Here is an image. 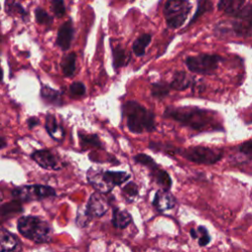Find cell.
<instances>
[{"label":"cell","instance_id":"1","mask_svg":"<svg viewBox=\"0 0 252 252\" xmlns=\"http://www.w3.org/2000/svg\"><path fill=\"white\" fill-rule=\"evenodd\" d=\"M164 115L193 130L203 131L218 128V123L210 111L195 106L168 107Z\"/></svg>","mask_w":252,"mask_h":252},{"label":"cell","instance_id":"2","mask_svg":"<svg viewBox=\"0 0 252 252\" xmlns=\"http://www.w3.org/2000/svg\"><path fill=\"white\" fill-rule=\"evenodd\" d=\"M123 114L126 118L128 129L135 134H141L145 131L152 132L156 129V115L153 111L137 101L129 100L122 106Z\"/></svg>","mask_w":252,"mask_h":252},{"label":"cell","instance_id":"3","mask_svg":"<svg viewBox=\"0 0 252 252\" xmlns=\"http://www.w3.org/2000/svg\"><path fill=\"white\" fill-rule=\"evenodd\" d=\"M18 229L22 235L35 243H45L52 237L50 224L34 216L22 217L18 220Z\"/></svg>","mask_w":252,"mask_h":252},{"label":"cell","instance_id":"4","mask_svg":"<svg viewBox=\"0 0 252 252\" xmlns=\"http://www.w3.org/2000/svg\"><path fill=\"white\" fill-rule=\"evenodd\" d=\"M192 5L188 0H167L163 6L166 25L171 29L181 27L187 19Z\"/></svg>","mask_w":252,"mask_h":252},{"label":"cell","instance_id":"5","mask_svg":"<svg viewBox=\"0 0 252 252\" xmlns=\"http://www.w3.org/2000/svg\"><path fill=\"white\" fill-rule=\"evenodd\" d=\"M130 178V175L124 171H104L101 173L88 174L90 183L99 192L107 193L114 186H118Z\"/></svg>","mask_w":252,"mask_h":252},{"label":"cell","instance_id":"6","mask_svg":"<svg viewBox=\"0 0 252 252\" xmlns=\"http://www.w3.org/2000/svg\"><path fill=\"white\" fill-rule=\"evenodd\" d=\"M178 153L186 159L200 164L217 163L222 157V154L208 147L195 146L178 151Z\"/></svg>","mask_w":252,"mask_h":252},{"label":"cell","instance_id":"7","mask_svg":"<svg viewBox=\"0 0 252 252\" xmlns=\"http://www.w3.org/2000/svg\"><path fill=\"white\" fill-rule=\"evenodd\" d=\"M221 61L222 57L217 54H199L197 56L187 57L185 64L193 73L210 74L218 68Z\"/></svg>","mask_w":252,"mask_h":252},{"label":"cell","instance_id":"8","mask_svg":"<svg viewBox=\"0 0 252 252\" xmlns=\"http://www.w3.org/2000/svg\"><path fill=\"white\" fill-rule=\"evenodd\" d=\"M56 195V192L53 188L45 185H25L17 187L13 190L12 196L17 201L21 202H30L45 199Z\"/></svg>","mask_w":252,"mask_h":252},{"label":"cell","instance_id":"9","mask_svg":"<svg viewBox=\"0 0 252 252\" xmlns=\"http://www.w3.org/2000/svg\"><path fill=\"white\" fill-rule=\"evenodd\" d=\"M235 20L231 23V30L237 35H247L252 31V5L242 7L233 16Z\"/></svg>","mask_w":252,"mask_h":252},{"label":"cell","instance_id":"10","mask_svg":"<svg viewBox=\"0 0 252 252\" xmlns=\"http://www.w3.org/2000/svg\"><path fill=\"white\" fill-rule=\"evenodd\" d=\"M108 200L102 193H94L88 201L85 214L89 217V219L99 218L106 213L108 210Z\"/></svg>","mask_w":252,"mask_h":252},{"label":"cell","instance_id":"11","mask_svg":"<svg viewBox=\"0 0 252 252\" xmlns=\"http://www.w3.org/2000/svg\"><path fill=\"white\" fill-rule=\"evenodd\" d=\"M31 158L42 168L58 170L62 167L59 158L50 150H38L32 154Z\"/></svg>","mask_w":252,"mask_h":252},{"label":"cell","instance_id":"12","mask_svg":"<svg viewBox=\"0 0 252 252\" xmlns=\"http://www.w3.org/2000/svg\"><path fill=\"white\" fill-rule=\"evenodd\" d=\"M20 240L11 232L0 228V252H22Z\"/></svg>","mask_w":252,"mask_h":252},{"label":"cell","instance_id":"13","mask_svg":"<svg viewBox=\"0 0 252 252\" xmlns=\"http://www.w3.org/2000/svg\"><path fill=\"white\" fill-rule=\"evenodd\" d=\"M73 34H74L73 24H72V21L69 20L59 28L57 38H56V44L62 50H68L71 45V41L73 39Z\"/></svg>","mask_w":252,"mask_h":252},{"label":"cell","instance_id":"14","mask_svg":"<svg viewBox=\"0 0 252 252\" xmlns=\"http://www.w3.org/2000/svg\"><path fill=\"white\" fill-rule=\"evenodd\" d=\"M45 128L49 136L58 142H61L64 139L65 131L64 128L58 124L55 116L51 113H48L45 118Z\"/></svg>","mask_w":252,"mask_h":252},{"label":"cell","instance_id":"15","mask_svg":"<svg viewBox=\"0 0 252 252\" xmlns=\"http://www.w3.org/2000/svg\"><path fill=\"white\" fill-rule=\"evenodd\" d=\"M153 204L159 212H164L174 207L175 199L168 191L158 190L156 193Z\"/></svg>","mask_w":252,"mask_h":252},{"label":"cell","instance_id":"16","mask_svg":"<svg viewBox=\"0 0 252 252\" xmlns=\"http://www.w3.org/2000/svg\"><path fill=\"white\" fill-rule=\"evenodd\" d=\"M40 96L43 100H45L48 103L54 104V105H61L62 104V96L61 93L57 90H54L48 86L41 85L40 89Z\"/></svg>","mask_w":252,"mask_h":252},{"label":"cell","instance_id":"17","mask_svg":"<svg viewBox=\"0 0 252 252\" xmlns=\"http://www.w3.org/2000/svg\"><path fill=\"white\" fill-rule=\"evenodd\" d=\"M244 2L245 0H220L218 8L227 15L234 16L242 9Z\"/></svg>","mask_w":252,"mask_h":252},{"label":"cell","instance_id":"18","mask_svg":"<svg viewBox=\"0 0 252 252\" xmlns=\"http://www.w3.org/2000/svg\"><path fill=\"white\" fill-rule=\"evenodd\" d=\"M192 78H190L185 72L180 71L175 73L173 76L172 81L169 83L170 89L176 90V91H183L188 89L192 84Z\"/></svg>","mask_w":252,"mask_h":252},{"label":"cell","instance_id":"19","mask_svg":"<svg viewBox=\"0 0 252 252\" xmlns=\"http://www.w3.org/2000/svg\"><path fill=\"white\" fill-rule=\"evenodd\" d=\"M131 222V216L126 210L113 209L112 223L116 228H125Z\"/></svg>","mask_w":252,"mask_h":252},{"label":"cell","instance_id":"20","mask_svg":"<svg viewBox=\"0 0 252 252\" xmlns=\"http://www.w3.org/2000/svg\"><path fill=\"white\" fill-rule=\"evenodd\" d=\"M112 57H113V67L115 69H118L122 66L127 65L130 60V57L127 54L126 50L120 45H116L115 47H112Z\"/></svg>","mask_w":252,"mask_h":252},{"label":"cell","instance_id":"21","mask_svg":"<svg viewBox=\"0 0 252 252\" xmlns=\"http://www.w3.org/2000/svg\"><path fill=\"white\" fill-rule=\"evenodd\" d=\"M76 53L71 52L62 57L61 68L62 72L66 77H71L74 75L76 70Z\"/></svg>","mask_w":252,"mask_h":252},{"label":"cell","instance_id":"22","mask_svg":"<svg viewBox=\"0 0 252 252\" xmlns=\"http://www.w3.org/2000/svg\"><path fill=\"white\" fill-rule=\"evenodd\" d=\"M152 40V35L150 33H143L140 35L132 45V50L136 56H143L145 54V50L147 46L150 44Z\"/></svg>","mask_w":252,"mask_h":252},{"label":"cell","instance_id":"23","mask_svg":"<svg viewBox=\"0 0 252 252\" xmlns=\"http://www.w3.org/2000/svg\"><path fill=\"white\" fill-rule=\"evenodd\" d=\"M152 171L154 173L157 183L162 188V190L168 191L171 187V178L168 175V173L165 170L159 169L158 167L154 168Z\"/></svg>","mask_w":252,"mask_h":252},{"label":"cell","instance_id":"24","mask_svg":"<svg viewBox=\"0 0 252 252\" xmlns=\"http://www.w3.org/2000/svg\"><path fill=\"white\" fill-rule=\"evenodd\" d=\"M170 90L169 84L165 82L154 83L152 86V95L157 98H162L168 94Z\"/></svg>","mask_w":252,"mask_h":252},{"label":"cell","instance_id":"25","mask_svg":"<svg viewBox=\"0 0 252 252\" xmlns=\"http://www.w3.org/2000/svg\"><path fill=\"white\" fill-rule=\"evenodd\" d=\"M79 138L81 140V145L83 147H95V148H101V143L96 135H90V134H84L82 132H79Z\"/></svg>","mask_w":252,"mask_h":252},{"label":"cell","instance_id":"26","mask_svg":"<svg viewBox=\"0 0 252 252\" xmlns=\"http://www.w3.org/2000/svg\"><path fill=\"white\" fill-rule=\"evenodd\" d=\"M211 10H212V1L211 0H198V7H197L195 15L193 16L190 24L195 22L205 12H208Z\"/></svg>","mask_w":252,"mask_h":252},{"label":"cell","instance_id":"27","mask_svg":"<svg viewBox=\"0 0 252 252\" xmlns=\"http://www.w3.org/2000/svg\"><path fill=\"white\" fill-rule=\"evenodd\" d=\"M35 15V20L39 25H45V26H50L52 24V17L45 12L42 8H36L34 11Z\"/></svg>","mask_w":252,"mask_h":252},{"label":"cell","instance_id":"28","mask_svg":"<svg viewBox=\"0 0 252 252\" xmlns=\"http://www.w3.org/2000/svg\"><path fill=\"white\" fill-rule=\"evenodd\" d=\"M5 11L7 14L12 15L13 12H17L19 14H21L22 16H27V12L26 10L18 3L15 2V0H6L5 1Z\"/></svg>","mask_w":252,"mask_h":252},{"label":"cell","instance_id":"29","mask_svg":"<svg viewBox=\"0 0 252 252\" xmlns=\"http://www.w3.org/2000/svg\"><path fill=\"white\" fill-rule=\"evenodd\" d=\"M134 159H135L136 162H139V163H141V164H143V165H145V166H148V167L151 168L152 170H153L154 168L158 167V165H157V163L155 162V160H154L150 156H148V155L139 154V155L135 156Z\"/></svg>","mask_w":252,"mask_h":252},{"label":"cell","instance_id":"30","mask_svg":"<svg viewBox=\"0 0 252 252\" xmlns=\"http://www.w3.org/2000/svg\"><path fill=\"white\" fill-rule=\"evenodd\" d=\"M51 10L57 18H61L65 15L66 9L63 0H51Z\"/></svg>","mask_w":252,"mask_h":252},{"label":"cell","instance_id":"31","mask_svg":"<svg viewBox=\"0 0 252 252\" xmlns=\"http://www.w3.org/2000/svg\"><path fill=\"white\" fill-rule=\"evenodd\" d=\"M70 93L74 96H83L86 94V86L82 82H74L70 86Z\"/></svg>","mask_w":252,"mask_h":252},{"label":"cell","instance_id":"32","mask_svg":"<svg viewBox=\"0 0 252 252\" xmlns=\"http://www.w3.org/2000/svg\"><path fill=\"white\" fill-rule=\"evenodd\" d=\"M17 207H20V204L17 203V202H12V203H9V204H5L4 206L0 207V216L8 215L10 213L14 214V213H17L18 211H21V210H17Z\"/></svg>","mask_w":252,"mask_h":252},{"label":"cell","instance_id":"33","mask_svg":"<svg viewBox=\"0 0 252 252\" xmlns=\"http://www.w3.org/2000/svg\"><path fill=\"white\" fill-rule=\"evenodd\" d=\"M200 236L199 244L200 246H205L210 241V235L207 231V229L204 226H199L197 229V237Z\"/></svg>","mask_w":252,"mask_h":252},{"label":"cell","instance_id":"34","mask_svg":"<svg viewBox=\"0 0 252 252\" xmlns=\"http://www.w3.org/2000/svg\"><path fill=\"white\" fill-rule=\"evenodd\" d=\"M239 151L242 154L252 158V140H249V141H246V142L242 143L239 146Z\"/></svg>","mask_w":252,"mask_h":252},{"label":"cell","instance_id":"35","mask_svg":"<svg viewBox=\"0 0 252 252\" xmlns=\"http://www.w3.org/2000/svg\"><path fill=\"white\" fill-rule=\"evenodd\" d=\"M123 192L130 197H135L138 193V188L136 186L135 183L133 182H129L124 188H123Z\"/></svg>","mask_w":252,"mask_h":252},{"label":"cell","instance_id":"36","mask_svg":"<svg viewBox=\"0 0 252 252\" xmlns=\"http://www.w3.org/2000/svg\"><path fill=\"white\" fill-rule=\"evenodd\" d=\"M27 122H28V125H29L30 129H32L33 127H35L36 125L39 124V121H38V119L36 117H31V118L28 119Z\"/></svg>","mask_w":252,"mask_h":252},{"label":"cell","instance_id":"37","mask_svg":"<svg viewBox=\"0 0 252 252\" xmlns=\"http://www.w3.org/2000/svg\"><path fill=\"white\" fill-rule=\"evenodd\" d=\"M5 146H6V141L4 140V138H3V137H1V136H0V150H1V149H3Z\"/></svg>","mask_w":252,"mask_h":252},{"label":"cell","instance_id":"38","mask_svg":"<svg viewBox=\"0 0 252 252\" xmlns=\"http://www.w3.org/2000/svg\"><path fill=\"white\" fill-rule=\"evenodd\" d=\"M190 234H191V236H192L193 238H197V231H196L195 229L192 228V229L190 230Z\"/></svg>","mask_w":252,"mask_h":252},{"label":"cell","instance_id":"39","mask_svg":"<svg viewBox=\"0 0 252 252\" xmlns=\"http://www.w3.org/2000/svg\"><path fill=\"white\" fill-rule=\"evenodd\" d=\"M3 81V70H2V68H1V66H0V83Z\"/></svg>","mask_w":252,"mask_h":252},{"label":"cell","instance_id":"40","mask_svg":"<svg viewBox=\"0 0 252 252\" xmlns=\"http://www.w3.org/2000/svg\"><path fill=\"white\" fill-rule=\"evenodd\" d=\"M1 201H2V199H1V197H0V203H1Z\"/></svg>","mask_w":252,"mask_h":252}]
</instances>
